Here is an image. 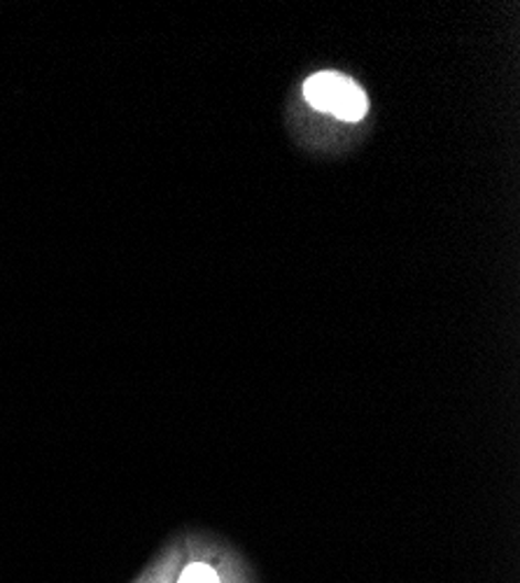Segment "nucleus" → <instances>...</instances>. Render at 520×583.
I'll list each match as a JSON object with an SVG mask.
<instances>
[{
	"label": "nucleus",
	"mask_w": 520,
	"mask_h": 583,
	"mask_svg": "<svg viewBox=\"0 0 520 583\" xmlns=\"http://www.w3.org/2000/svg\"><path fill=\"white\" fill-rule=\"evenodd\" d=\"M353 83L350 77L325 71V73H315L304 83V98L308 100V106L319 110V112H329L334 110L338 96L344 94V89Z\"/></svg>",
	"instance_id": "obj_1"
},
{
	"label": "nucleus",
	"mask_w": 520,
	"mask_h": 583,
	"mask_svg": "<svg viewBox=\"0 0 520 583\" xmlns=\"http://www.w3.org/2000/svg\"><path fill=\"white\" fill-rule=\"evenodd\" d=\"M367 110H369V98H367L365 89L359 87L357 83H350L344 89V94L338 96L332 115L338 119H344V122H359V119H365Z\"/></svg>",
	"instance_id": "obj_2"
},
{
	"label": "nucleus",
	"mask_w": 520,
	"mask_h": 583,
	"mask_svg": "<svg viewBox=\"0 0 520 583\" xmlns=\"http://www.w3.org/2000/svg\"><path fill=\"white\" fill-rule=\"evenodd\" d=\"M177 583H219L208 565H189Z\"/></svg>",
	"instance_id": "obj_3"
}]
</instances>
